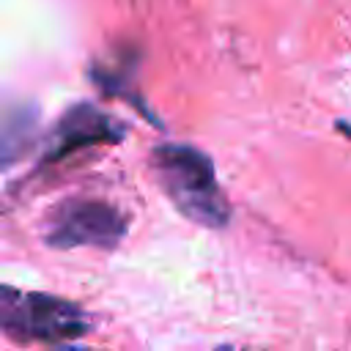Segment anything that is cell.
I'll return each mask as SVG.
<instances>
[{
    "mask_svg": "<svg viewBox=\"0 0 351 351\" xmlns=\"http://www.w3.org/2000/svg\"><path fill=\"white\" fill-rule=\"evenodd\" d=\"M151 167L170 203L186 219L211 230L230 222V200L206 151L189 143H165L151 151Z\"/></svg>",
    "mask_w": 351,
    "mask_h": 351,
    "instance_id": "1",
    "label": "cell"
},
{
    "mask_svg": "<svg viewBox=\"0 0 351 351\" xmlns=\"http://www.w3.org/2000/svg\"><path fill=\"white\" fill-rule=\"evenodd\" d=\"M88 313L60 296L0 285V335L11 343L63 346L90 332Z\"/></svg>",
    "mask_w": 351,
    "mask_h": 351,
    "instance_id": "2",
    "label": "cell"
},
{
    "mask_svg": "<svg viewBox=\"0 0 351 351\" xmlns=\"http://www.w3.org/2000/svg\"><path fill=\"white\" fill-rule=\"evenodd\" d=\"M126 228H129L126 214H121L112 203L71 197L52 211L47 228V244L58 250H74V247L115 250L126 236Z\"/></svg>",
    "mask_w": 351,
    "mask_h": 351,
    "instance_id": "3",
    "label": "cell"
},
{
    "mask_svg": "<svg viewBox=\"0 0 351 351\" xmlns=\"http://www.w3.org/2000/svg\"><path fill=\"white\" fill-rule=\"evenodd\" d=\"M121 137H123V126L118 121H112L107 112H101L90 104H77L55 126L49 159H63V156H69L80 148H90V145L118 143Z\"/></svg>",
    "mask_w": 351,
    "mask_h": 351,
    "instance_id": "4",
    "label": "cell"
},
{
    "mask_svg": "<svg viewBox=\"0 0 351 351\" xmlns=\"http://www.w3.org/2000/svg\"><path fill=\"white\" fill-rule=\"evenodd\" d=\"M36 132V115L27 107L3 104L0 107V167L16 162Z\"/></svg>",
    "mask_w": 351,
    "mask_h": 351,
    "instance_id": "5",
    "label": "cell"
},
{
    "mask_svg": "<svg viewBox=\"0 0 351 351\" xmlns=\"http://www.w3.org/2000/svg\"><path fill=\"white\" fill-rule=\"evenodd\" d=\"M335 126H337V132H340L343 137H348V140H351V123H348V121H337Z\"/></svg>",
    "mask_w": 351,
    "mask_h": 351,
    "instance_id": "6",
    "label": "cell"
},
{
    "mask_svg": "<svg viewBox=\"0 0 351 351\" xmlns=\"http://www.w3.org/2000/svg\"><path fill=\"white\" fill-rule=\"evenodd\" d=\"M47 351H88V348H80V346H69V343H63V346H52V348H47Z\"/></svg>",
    "mask_w": 351,
    "mask_h": 351,
    "instance_id": "7",
    "label": "cell"
},
{
    "mask_svg": "<svg viewBox=\"0 0 351 351\" xmlns=\"http://www.w3.org/2000/svg\"><path fill=\"white\" fill-rule=\"evenodd\" d=\"M214 351H247V348H239V346H230V343H225V346H219V348H214Z\"/></svg>",
    "mask_w": 351,
    "mask_h": 351,
    "instance_id": "8",
    "label": "cell"
}]
</instances>
